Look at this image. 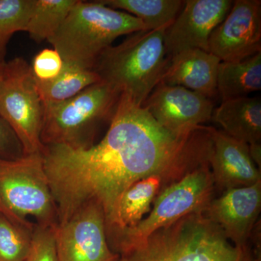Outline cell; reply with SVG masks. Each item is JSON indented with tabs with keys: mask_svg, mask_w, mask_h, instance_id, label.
I'll return each instance as SVG.
<instances>
[{
	"mask_svg": "<svg viewBox=\"0 0 261 261\" xmlns=\"http://www.w3.org/2000/svg\"><path fill=\"white\" fill-rule=\"evenodd\" d=\"M261 210V181L249 187L226 190L211 200L205 211L226 238L238 247H246Z\"/></svg>",
	"mask_w": 261,
	"mask_h": 261,
	"instance_id": "4fadbf2b",
	"label": "cell"
},
{
	"mask_svg": "<svg viewBox=\"0 0 261 261\" xmlns=\"http://www.w3.org/2000/svg\"><path fill=\"white\" fill-rule=\"evenodd\" d=\"M166 29L130 34L121 44L103 51L92 69L101 82L142 106L161 82L169 61L164 43Z\"/></svg>",
	"mask_w": 261,
	"mask_h": 261,
	"instance_id": "3957f363",
	"label": "cell"
},
{
	"mask_svg": "<svg viewBox=\"0 0 261 261\" xmlns=\"http://www.w3.org/2000/svg\"><path fill=\"white\" fill-rule=\"evenodd\" d=\"M115 10H122L145 24L147 30L168 29L183 8L181 0H99Z\"/></svg>",
	"mask_w": 261,
	"mask_h": 261,
	"instance_id": "d6986e66",
	"label": "cell"
},
{
	"mask_svg": "<svg viewBox=\"0 0 261 261\" xmlns=\"http://www.w3.org/2000/svg\"><path fill=\"white\" fill-rule=\"evenodd\" d=\"M231 0H186L177 18L165 32L164 43L169 57L183 50L208 51L209 39L226 18Z\"/></svg>",
	"mask_w": 261,
	"mask_h": 261,
	"instance_id": "7c38bea8",
	"label": "cell"
},
{
	"mask_svg": "<svg viewBox=\"0 0 261 261\" xmlns=\"http://www.w3.org/2000/svg\"><path fill=\"white\" fill-rule=\"evenodd\" d=\"M118 255V261H261L260 252L233 245L205 212L159 228Z\"/></svg>",
	"mask_w": 261,
	"mask_h": 261,
	"instance_id": "7a4b0ae2",
	"label": "cell"
},
{
	"mask_svg": "<svg viewBox=\"0 0 261 261\" xmlns=\"http://www.w3.org/2000/svg\"><path fill=\"white\" fill-rule=\"evenodd\" d=\"M120 97L116 89L100 82L66 100L44 102L43 146L87 148L94 145L98 128L111 123Z\"/></svg>",
	"mask_w": 261,
	"mask_h": 261,
	"instance_id": "5b68a950",
	"label": "cell"
},
{
	"mask_svg": "<svg viewBox=\"0 0 261 261\" xmlns=\"http://www.w3.org/2000/svg\"><path fill=\"white\" fill-rule=\"evenodd\" d=\"M147 30L133 15L97 1L77 0L56 34L49 39L63 62L92 69L103 51L117 38Z\"/></svg>",
	"mask_w": 261,
	"mask_h": 261,
	"instance_id": "277c9868",
	"label": "cell"
},
{
	"mask_svg": "<svg viewBox=\"0 0 261 261\" xmlns=\"http://www.w3.org/2000/svg\"><path fill=\"white\" fill-rule=\"evenodd\" d=\"M214 188L207 154L181 178L160 191L154 199L153 208L146 219L135 227L108 233V242L111 250L119 255L143 241L156 230L188 215L205 212L212 200Z\"/></svg>",
	"mask_w": 261,
	"mask_h": 261,
	"instance_id": "8992f818",
	"label": "cell"
},
{
	"mask_svg": "<svg viewBox=\"0 0 261 261\" xmlns=\"http://www.w3.org/2000/svg\"><path fill=\"white\" fill-rule=\"evenodd\" d=\"M216 87L222 102L260 91L261 51L243 61L221 62Z\"/></svg>",
	"mask_w": 261,
	"mask_h": 261,
	"instance_id": "ac0fdd59",
	"label": "cell"
},
{
	"mask_svg": "<svg viewBox=\"0 0 261 261\" xmlns=\"http://www.w3.org/2000/svg\"><path fill=\"white\" fill-rule=\"evenodd\" d=\"M2 75V67H0V79H1Z\"/></svg>",
	"mask_w": 261,
	"mask_h": 261,
	"instance_id": "83f0119b",
	"label": "cell"
},
{
	"mask_svg": "<svg viewBox=\"0 0 261 261\" xmlns=\"http://www.w3.org/2000/svg\"><path fill=\"white\" fill-rule=\"evenodd\" d=\"M59 261H118L108 242L106 216L97 202L82 206L69 219L54 226Z\"/></svg>",
	"mask_w": 261,
	"mask_h": 261,
	"instance_id": "9c48e42d",
	"label": "cell"
},
{
	"mask_svg": "<svg viewBox=\"0 0 261 261\" xmlns=\"http://www.w3.org/2000/svg\"><path fill=\"white\" fill-rule=\"evenodd\" d=\"M142 107L163 128L183 136L211 121L214 104L209 98L185 87L160 82Z\"/></svg>",
	"mask_w": 261,
	"mask_h": 261,
	"instance_id": "30bf717a",
	"label": "cell"
},
{
	"mask_svg": "<svg viewBox=\"0 0 261 261\" xmlns=\"http://www.w3.org/2000/svg\"><path fill=\"white\" fill-rule=\"evenodd\" d=\"M207 127L211 141L208 162L214 185L226 191L260 181V170L252 161L249 145L223 130Z\"/></svg>",
	"mask_w": 261,
	"mask_h": 261,
	"instance_id": "5bb4252c",
	"label": "cell"
},
{
	"mask_svg": "<svg viewBox=\"0 0 261 261\" xmlns=\"http://www.w3.org/2000/svg\"><path fill=\"white\" fill-rule=\"evenodd\" d=\"M34 0H0V67L10 39L15 33L25 32Z\"/></svg>",
	"mask_w": 261,
	"mask_h": 261,
	"instance_id": "7402d4cb",
	"label": "cell"
},
{
	"mask_svg": "<svg viewBox=\"0 0 261 261\" xmlns=\"http://www.w3.org/2000/svg\"><path fill=\"white\" fill-rule=\"evenodd\" d=\"M77 0H34L25 32L37 42L49 40Z\"/></svg>",
	"mask_w": 261,
	"mask_h": 261,
	"instance_id": "44dd1931",
	"label": "cell"
},
{
	"mask_svg": "<svg viewBox=\"0 0 261 261\" xmlns=\"http://www.w3.org/2000/svg\"><path fill=\"white\" fill-rule=\"evenodd\" d=\"M100 82L93 69L64 63L61 73L56 79L45 83L37 82V86L43 102H61Z\"/></svg>",
	"mask_w": 261,
	"mask_h": 261,
	"instance_id": "ffe728a7",
	"label": "cell"
},
{
	"mask_svg": "<svg viewBox=\"0 0 261 261\" xmlns=\"http://www.w3.org/2000/svg\"><path fill=\"white\" fill-rule=\"evenodd\" d=\"M25 261H59L55 242L54 226L35 224L30 251Z\"/></svg>",
	"mask_w": 261,
	"mask_h": 261,
	"instance_id": "cb8c5ba5",
	"label": "cell"
},
{
	"mask_svg": "<svg viewBox=\"0 0 261 261\" xmlns=\"http://www.w3.org/2000/svg\"><path fill=\"white\" fill-rule=\"evenodd\" d=\"M205 145L203 126L188 135H173L142 106L121 94L100 142L87 148L43 147L58 224L94 202L102 207L108 229L122 195L130 185L154 175L162 176L164 184L176 181L199 163Z\"/></svg>",
	"mask_w": 261,
	"mask_h": 261,
	"instance_id": "6da1fadb",
	"label": "cell"
},
{
	"mask_svg": "<svg viewBox=\"0 0 261 261\" xmlns=\"http://www.w3.org/2000/svg\"><path fill=\"white\" fill-rule=\"evenodd\" d=\"M221 61L212 53L199 49L179 51L169 57L161 83L181 86L205 96L217 95V73Z\"/></svg>",
	"mask_w": 261,
	"mask_h": 261,
	"instance_id": "9a60e30c",
	"label": "cell"
},
{
	"mask_svg": "<svg viewBox=\"0 0 261 261\" xmlns=\"http://www.w3.org/2000/svg\"><path fill=\"white\" fill-rule=\"evenodd\" d=\"M34 226L27 227L0 214V261L27 260Z\"/></svg>",
	"mask_w": 261,
	"mask_h": 261,
	"instance_id": "603a6c76",
	"label": "cell"
},
{
	"mask_svg": "<svg viewBox=\"0 0 261 261\" xmlns=\"http://www.w3.org/2000/svg\"><path fill=\"white\" fill-rule=\"evenodd\" d=\"M64 62L56 49H44L33 59L32 74L38 82L45 83L56 79L61 73Z\"/></svg>",
	"mask_w": 261,
	"mask_h": 261,
	"instance_id": "d4e9b609",
	"label": "cell"
},
{
	"mask_svg": "<svg viewBox=\"0 0 261 261\" xmlns=\"http://www.w3.org/2000/svg\"><path fill=\"white\" fill-rule=\"evenodd\" d=\"M164 187V180L159 175L136 181L122 195L115 214L112 226L107 234L114 230L132 228L143 219L150 210L151 204Z\"/></svg>",
	"mask_w": 261,
	"mask_h": 261,
	"instance_id": "e0dca14e",
	"label": "cell"
},
{
	"mask_svg": "<svg viewBox=\"0 0 261 261\" xmlns=\"http://www.w3.org/2000/svg\"><path fill=\"white\" fill-rule=\"evenodd\" d=\"M0 214L33 227L58 223L54 199L44 171L42 153L28 154L16 161H0Z\"/></svg>",
	"mask_w": 261,
	"mask_h": 261,
	"instance_id": "52a82bcc",
	"label": "cell"
},
{
	"mask_svg": "<svg viewBox=\"0 0 261 261\" xmlns=\"http://www.w3.org/2000/svg\"><path fill=\"white\" fill-rule=\"evenodd\" d=\"M250 149V154L251 156L252 161L258 166L260 170L261 166V142L260 143L251 144L249 145Z\"/></svg>",
	"mask_w": 261,
	"mask_h": 261,
	"instance_id": "4316f807",
	"label": "cell"
},
{
	"mask_svg": "<svg viewBox=\"0 0 261 261\" xmlns=\"http://www.w3.org/2000/svg\"><path fill=\"white\" fill-rule=\"evenodd\" d=\"M23 156V145L18 136L0 115V161H16Z\"/></svg>",
	"mask_w": 261,
	"mask_h": 261,
	"instance_id": "484cf974",
	"label": "cell"
},
{
	"mask_svg": "<svg viewBox=\"0 0 261 261\" xmlns=\"http://www.w3.org/2000/svg\"><path fill=\"white\" fill-rule=\"evenodd\" d=\"M261 51V1L236 0L209 39V53L238 62Z\"/></svg>",
	"mask_w": 261,
	"mask_h": 261,
	"instance_id": "8fae6325",
	"label": "cell"
},
{
	"mask_svg": "<svg viewBox=\"0 0 261 261\" xmlns=\"http://www.w3.org/2000/svg\"><path fill=\"white\" fill-rule=\"evenodd\" d=\"M211 120L230 137L247 145L261 142L260 97L247 96L223 101L214 110Z\"/></svg>",
	"mask_w": 261,
	"mask_h": 261,
	"instance_id": "2e32d148",
	"label": "cell"
},
{
	"mask_svg": "<svg viewBox=\"0 0 261 261\" xmlns=\"http://www.w3.org/2000/svg\"><path fill=\"white\" fill-rule=\"evenodd\" d=\"M0 115L18 136L25 155L42 152L44 102L31 65L23 58H15L2 66Z\"/></svg>",
	"mask_w": 261,
	"mask_h": 261,
	"instance_id": "ba28073f",
	"label": "cell"
}]
</instances>
